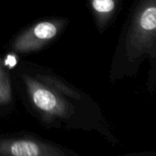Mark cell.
Listing matches in <instances>:
<instances>
[{
	"label": "cell",
	"mask_w": 156,
	"mask_h": 156,
	"mask_svg": "<svg viewBox=\"0 0 156 156\" xmlns=\"http://www.w3.org/2000/svg\"><path fill=\"white\" fill-rule=\"evenodd\" d=\"M119 0H89L90 8L98 29L102 31L110 22Z\"/></svg>",
	"instance_id": "5"
},
{
	"label": "cell",
	"mask_w": 156,
	"mask_h": 156,
	"mask_svg": "<svg viewBox=\"0 0 156 156\" xmlns=\"http://www.w3.org/2000/svg\"><path fill=\"white\" fill-rule=\"evenodd\" d=\"M0 156H63L62 151L28 139L0 140Z\"/></svg>",
	"instance_id": "4"
},
{
	"label": "cell",
	"mask_w": 156,
	"mask_h": 156,
	"mask_svg": "<svg viewBox=\"0 0 156 156\" xmlns=\"http://www.w3.org/2000/svg\"><path fill=\"white\" fill-rule=\"evenodd\" d=\"M152 45H156V0H140L127 35L126 52L135 60L140 53L151 54Z\"/></svg>",
	"instance_id": "1"
},
{
	"label": "cell",
	"mask_w": 156,
	"mask_h": 156,
	"mask_svg": "<svg viewBox=\"0 0 156 156\" xmlns=\"http://www.w3.org/2000/svg\"><path fill=\"white\" fill-rule=\"evenodd\" d=\"M22 79L32 105L51 118H66L72 113V106L59 92L41 80L23 73Z\"/></svg>",
	"instance_id": "2"
},
{
	"label": "cell",
	"mask_w": 156,
	"mask_h": 156,
	"mask_svg": "<svg viewBox=\"0 0 156 156\" xmlns=\"http://www.w3.org/2000/svg\"><path fill=\"white\" fill-rule=\"evenodd\" d=\"M39 77H40V80H41L42 82H44L48 86L54 88L57 92H59V93H61L62 95H65V96H67L69 98H74V99H80L81 98L80 94L78 93L77 91L70 88L68 87V85L63 84L62 82H60V80L57 79V78L47 75V74H45V75L40 74Z\"/></svg>",
	"instance_id": "6"
},
{
	"label": "cell",
	"mask_w": 156,
	"mask_h": 156,
	"mask_svg": "<svg viewBox=\"0 0 156 156\" xmlns=\"http://www.w3.org/2000/svg\"><path fill=\"white\" fill-rule=\"evenodd\" d=\"M65 19H51L39 21L20 34L11 44L13 51L28 54L38 51L55 40L67 25Z\"/></svg>",
	"instance_id": "3"
},
{
	"label": "cell",
	"mask_w": 156,
	"mask_h": 156,
	"mask_svg": "<svg viewBox=\"0 0 156 156\" xmlns=\"http://www.w3.org/2000/svg\"><path fill=\"white\" fill-rule=\"evenodd\" d=\"M12 100L11 82L9 73L0 62V105H8Z\"/></svg>",
	"instance_id": "7"
}]
</instances>
